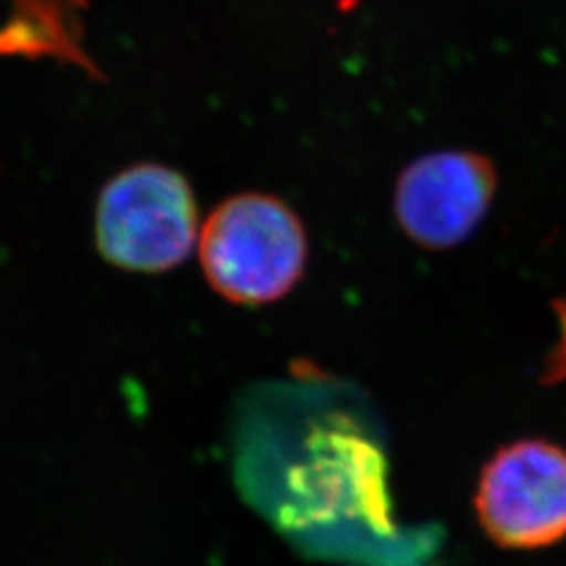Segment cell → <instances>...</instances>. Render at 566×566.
Returning a JSON list of instances; mask_svg holds the SVG:
<instances>
[{"instance_id":"7a4b0ae2","label":"cell","mask_w":566,"mask_h":566,"mask_svg":"<svg viewBox=\"0 0 566 566\" xmlns=\"http://www.w3.org/2000/svg\"><path fill=\"white\" fill-rule=\"evenodd\" d=\"M198 203L185 177L160 164H137L103 187L95 238L107 263L163 273L200 242Z\"/></svg>"},{"instance_id":"5b68a950","label":"cell","mask_w":566,"mask_h":566,"mask_svg":"<svg viewBox=\"0 0 566 566\" xmlns=\"http://www.w3.org/2000/svg\"><path fill=\"white\" fill-rule=\"evenodd\" d=\"M556 315H558V322H560V327H563V336H560V346L556 348V353H554V357L549 361L552 371L547 376L554 378V380H563L566 376V298L556 301Z\"/></svg>"},{"instance_id":"6da1fadb","label":"cell","mask_w":566,"mask_h":566,"mask_svg":"<svg viewBox=\"0 0 566 566\" xmlns=\"http://www.w3.org/2000/svg\"><path fill=\"white\" fill-rule=\"evenodd\" d=\"M208 283L235 304L283 298L303 277L308 242L303 221L282 200L242 193L221 203L200 231Z\"/></svg>"},{"instance_id":"3957f363","label":"cell","mask_w":566,"mask_h":566,"mask_svg":"<svg viewBox=\"0 0 566 566\" xmlns=\"http://www.w3.org/2000/svg\"><path fill=\"white\" fill-rule=\"evenodd\" d=\"M474 506L486 535L507 549H537L566 537V449L525 439L486 462Z\"/></svg>"},{"instance_id":"277c9868","label":"cell","mask_w":566,"mask_h":566,"mask_svg":"<svg viewBox=\"0 0 566 566\" xmlns=\"http://www.w3.org/2000/svg\"><path fill=\"white\" fill-rule=\"evenodd\" d=\"M497 168L470 149L430 151L407 164L395 185V217L405 235L426 250L464 243L497 193Z\"/></svg>"}]
</instances>
